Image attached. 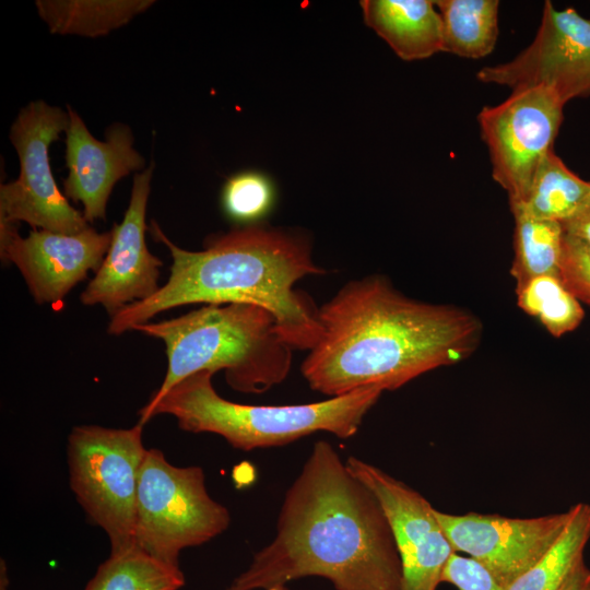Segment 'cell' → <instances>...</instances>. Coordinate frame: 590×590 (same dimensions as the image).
I'll return each mask as SVG.
<instances>
[{
    "instance_id": "obj_1",
    "label": "cell",
    "mask_w": 590,
    "mask_h": 590,
    "mask_svg": "<svg viewBox=\"0 0 590 590\" xmlns=\"http://www.w3.org/2000/svg\"><path fill=\"white\" fill-rule=\"evenodd\" d=\"M337 590H403L400 555L375 494L326 440L287 488L274 539L228 590H268L304 577Z\"/></svg>"
},
{
    "instance_id": "obj_2",
    "label": "cell",
    "mask_w": 590,
    "mask_h": 590,
    "mask_svg": "<svg viewBox=\"0 0 590 590\" xmlns=\"http://www.w3.org/2000/svg\"><path fill=\"white\" fill-rule=\"evenodd\" d=\"M318 319L320 338L300 370L329 398L367 387L396 390L468 358L483 332L471 311L410 298L382 275L346 283L319 307Z\"/></svg>"
},
{
    "instance_id": "obj_3",
    "label": "cell",
    "mask_w": 590,
    "mask_h": 590,
    "mask_svg": "<svg viewBox=\"0 0 590 590\" xmlns=\"http://www.w3.org/2000/svg\"><path fill=\"white\" fill-rule=\"evenodd\" d=\"M150 231L172 256L168 280L150 298L110 318L108 333L122 334L178 306L250 304L273 316L293 350L310 351L317 344L319 308L294 285L324 271L314 262L310 240L302 233L249 225L212 235L202 250L191 251L175 245L155 221Z\"/></svg>"
},
{
    "instance_id": "obj_4",
    "label": "cell",
    "mask_w": 590,
    "mask_h": 590,
    "mask_svg": "<svg viewBox=\"0 0 590 590\" xmlns=\"http://www.w3.org/2000/svg\"><path fill=\"white\" fill-rule=\"evenodd\" d=\"M164 342L167 370L158 398L199 371L224 370L227 385L243 393H262L281 384L292 365V346L275 319L250 304L205 305L177 318L137 324Z\"/></svg>"
},
{
    "instance_id": "obj_5",
    "label": "cell",
    "mask_w": 590,
    "mask_h": 590,
    "mask_svg": "<svg viewBox=\"0 0 590 590\" xmlns=\"http://www.w3.org/2000/svg\"><path fill=\"white\" fill-rule=\"evenodd\" d=\"M213 375L206 370L192 374L163 396L151 398L139 411L138 423L144 426L152 417L168 414L186 432L215 434L245 451L284 446L317 432L346 439L357 434L384 392L367 387L306 404H240L215 391Z\"/></svg>"
},
{
    "instance_id": "obj_6",
    "label": "cell",
    "mask_w": 590,
    "mask_h": 590,
    "mask_svg": "<svg viewBox=\"0 0 590 590\" xmlns=\"http://www.w3.org/2000/svg\"><path fill=\"white\" fill-rule=\"evenodd\" d=\"M228 510L208 493L203 470L170 464L157 449H148L138 484L133 543L172 567L179 554L223 533Z\"/></svg>"
},
{
    "instance_id": "obj_7",
    "label": "cell",
    "mask_w": 590,
    "mask_h": 590,
    "mask_svg": "<svg viewBox=\"0 0 590 590\" xmlns=\"http://www.w3.org/2000/svg\"><path fill=\"white\" fill-rule=\"evenodd\" d=\"M143 425H81L68 438L70 485L91 522L102 528L110 553L134 545L139 475L146 448Z\"/></svg>"
},
{
    "instance_id": "obj_8",
    "label": "cell",
    "mask_w": 590,
    "mask_h": 590,
    "mask_svg": "<svg viewBox=\"0 0 590 590\" xmlns=\"http://www.w3.org/2000/svg\"><path fill=\"white\" fill-rule=\"evenodd\" d=\"M68 110L34 101L10 130L19 161L16 180L0 186V224L25 222L34 229L78 234L91 226L69 203L51 173L49 148L69 126Z\"/></svg>"
},
{
    "instance_id": "obj_9",
    "label": "cell",
    "mask_w": 590,
    "mask_h": 590,
    "mask_svg": "<svg viewBox=\"0 0 590 590\" xmlns=\"http://www.w3.org/2000/svg\"><path fill=\"white\" fill-rule=\"evenodd\" d=\"M565 104L544 86L520 87L477 115L494 180L507 192L510 210L521 205L533 177L553 150Z\"/></svg>"
},
{
    "instance_id": "obj_10",
    "label": "cell",
    "mask_w": 590,
    "mask_h": 590,
    "mask_svg": "<svg viewBox=\"0 0 590 590\" xmlns=\"http://www.w3.org/2000/svg\"><path fill=\"white\" fill-rule=\"evenodd\" d=\"M482 83L509 88L544 86L564 104L590 95V20L545 1L532 43L511 60L480 69Z\"/></svg>"
},
{
    "instance_id": "obj_11",
    "label": "cell",
    "mask_w": 590,
    "mask_h": 590,
    "mask_svg": "<svg viewBox=\"0 0 590 590\" xmlns=\"http://www.w3.org/2000/svg\"><path fill=\"white\" fill-rule=\"evenodd\" d=\"M350 471L377 497L393 533L403 574V590H436L455 552L429 502L376 465L350 457Z\"/></svg>"
},
{
    "instance_id": "obj_12",
    "label": "cell",
    "mask_w": 590,
    "mask_h": 590,
    "mask_svg": "<svg viewBox=\"0 0 590 590\" xmlns=\"http://www.w3.org/2000/svg\"><path fill=\"white\" fill-rule=\"evenodd\" d=\"M436 516L455 552L480 562L507 589L553 545L570 512L511 518L436 509Z\"/></svg>"
},
{
    "instance_id": "obj_13",
    "label": "cell",
    "mask_w": 590,
    "mask_h": 590,
    "mask_svg": "<svg viewBox=\"0 0 590 590\" xmlns=\"http://www.w3.org/2000/svg\"><path fill=\"white\" fill-rule=\"evenodd\" d=\"M111 240V232L92 226L78 234L32 229L19 235L15 224H0V255L16 266L34 300L58 305L90 271L99 269Z\"/></svg>"
},
{
    "instance_id": "obj_14",
    "label": "cell",
    "mask_w": 590,
    "mask_h": 590,
    "mask_svg": "<svg viewBox=\"0 0 590 590\" xmlns=\"http://www.w3.org/2000/svg\"><path fill=\"white\" fill-rule=\"evenodd\" d=\"M154 163L133 178L132 191L121 223L115 224L107 253L80 296L83 305H101L113 318L125 307L150 298L161 286L163 262L150 252L146 240V205Z\"/></svg>"
},
{
    "instance_id": "obj_15",
    "label": "cell",
    "mask_w": 590,
    "mask_h": 590,
    "mask_svg": "<svg viewBox=\"0 0 590 590\" xmlns=\"http://www.w3.org/2000/svg\"><path fill=\"white\" fill-rule=\"evenodd\" d=\"M66 130V164L69 174L63 181L64 196L83 204L87 223L105 220L106 205L117 181L132 172L143 170L145 160L133 148V134L122 123L106 131L98 141L87 130L82 118L68 106Z\"/></svg>"
},
{
    "instance_id": "obj_16",
    "label": "cell",
    "mask_w": 590,
    "mask_h": 590,
    "mask_svg": "<svg viewBox=\"0 0 590 590\" xmlns=\"http://www.w3.org/2000/svg\"><path fill=\"white\" fill-rule=\"evenodd\" d=\"M364 22L405 61L442 51L441 20L432 0H364Z\"/></svg>"
},
{
    "instance_id": "obj_17",
    "label": "cell",
    "mask_w": 590,
    "mask_h": 590,
    "mask_svg": "<svg viewBox=\"0 0 590 590\" xmlns=\"http://www.w3.org/2000/svg\"><path fill=\"white\" fill-rule=\"evenodd\" d=\"M38 15L52 34L98 37L128 24L153 0H37Z\"/></svg>"
},
{
    "instance_id": "obj_18",
    "label": "cell",
    "mask_w": 590,
    "mask_h": 590,
    "mask_svg": "<svg viewBox=\"0 0 590 590\" xmlns=\"http://www.w3.org/2000/svg\"><path fill=\"white\" fill-rule=\"evenodd\" d=\"M442 51L468 59L489 55L498 38V0H437Z\"/></svg>"
},
{
    "instance_id": "obj_19",
    "label": "cell",
    "mask_w": 590,
    "mask_h": 590,
    "mask_svg": "<svg viewBox=\"0 0 590 590\" xmlns=\"http://www.w3.org/2000/svg\"><path fill=\"white\" fill-rule=\"evenodd\" d=\"M569 519L553 545L506 590H558L585 562L590 540V505L569 508Z\"/></svg>"
},
{
    "instance_id": "obj_20",
    "label": "cell",
    "mask_w": 590,
    "mask_h": 590,
    "mask_svg": "<svg viewBox=\"0 0 590 590\" xmlns=\"http://www.w3.org/2000/svg\"><path fill=\"white\" fill-rule=\"evenodd\" d=\"M590 198V181L571 172L550 151L541 162L524 202L512 209L560 224L574 216Z\"/></svg>"
},
{
    "instance_id": "obj_21",
    "label": "cell",
    "mask_w": 590,
    "mask_h": 590,
    "mask_svg": "<svg viewBox=\"0 0 590 590\" xmlns=\"http://www.w3.org/2000/svg\"><path fill=\"white\" fill-rule=\"evenodd\" d=\"M511 213L515 229L510 274L516 282L515 288L538 276H559L565 237L563 225L535 217L522 210Z\"/></svg>"
},
{
    "instance_id": "obj_22",
    "label": "cell",
    "mask_w": 590,
    "mask_h": 590,
    "mask_svg": "<svg viewBox=\"0 0 590 590\" xmlns=\"http://www.w3.org/2000/svg\"><path fill=\"white\" fill-rule=\"evenodd\" d=\"M184 583L180 567L161 563L133 545L110 553L84 590H177Z\"/></svg>"
},
{
    "instance_id": "obj_23",
    "label": "cell",
    "mask_w": 590,
    "mask_h": 590,
    "mask_svg": "<svg viewBox=\"0 0 590 590\" xmlns=\"http://www.w3.org/2000/svg\"><path fill=\"white\" fill-rule=\"evenodd\" d=\"M515 290L518 306L536 318L555 338L574 331L585 318L581 303L566 288L559 276H538Z\"/></svg>"
},
{
    "instance_id": "obj_24",
    "label": "cell",
    "mask_w": 590,
    "mask_h": 590,
    "mask_svg": "<svg viewBox=\"0 0 590 590\" xmlns=\"http://www.w3.org/2000/svg\"><path fill=\"white\" fill-rule=\"evenodd\" d=\"M273 180L259 170H244L229 177L223 186L221 203L224 213L234 222L256 225L275 203Z\"/></svg>"
},
{
    "instance_id": "obj_25",
    "label": "cell",
    "mask_w": 590,
    "mask_h": 590,
    "mask_svg": "<svg viewBox=\"0 0 590 590\" xmlns=\"http://www.w3.org/2000/svg\"><path fill=\"white\" fill-rule=\"evenodd\" d=\"M559 278L566 288L590 306V247L565 233Z\"/></svg>"
},
{
    "instance_id": "obj_26",
    "label": "cell",
    "mask_w": 590,
    "mask_h": 590,
    "mask_svg": "<svg viewBox=\"0 0 590 590\" xmlns=\"http://www.w3.org/2000/svg\"><path fill=\"white\" fill-rule=\"evenodd\" d=\"M440 582H449L459 590H506L484 565L458 552L448 558Z\"/></svg>"
},
{
    "instance_id": "obj_27",
    "label": "cell",
    "mask_w": 590,
    "mask_h": 590,
    "mask_svg": "<svg viewBox=\"0 0 590 590\" xmlns=\"http://www.w3.org/2000/svg\"><path fill=\"white\" fill-rule=\"evenodd\" d=\"M562 225L566 234L590 247V198L574 216Z\"/></svg>"
},
{
    "instance_id": "obj_28",
    "label": "cell",
    "mask_w": 590,
    "mask_h": 590,
    "mask_svg": "<svg viewBox=\"0 0 590 590\" xmlns=\"http://www.w3.org/2000/svg\"><path fill=\"white\" fill-rule=\"evenodd\" d=\"M558 590H590V568L585 562Z\"/></svg>"
},
{
    "instance_id": "obj_29",
    "label": "cell",
    "mask_w": 590,
    "mask_h": 590,
    "mask_svg": "<svg viewBox=\"0 0 590 590\" xmlns=\"http://www.w3.org/2000/svg\"><path fill=\"white\" fill-rule=\"evenodd\" d=\"M268 590H290L286 586H276Z\"/></svg>"
}]
</instances>
